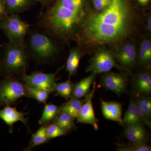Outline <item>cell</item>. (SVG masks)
<instances>
[{
    "instance_id": "obj_35",
    "label": "cell",
    "mask_w": 151,
    "mask_h": 151,
    "mask_svg": "<svg viewBox=\"0 0 151 151\" xmlns=\"http://www.w3.org/2000/svg\"><path fill=\"white\" fill-rule=\"evenodd\" d=\"M147 28L149 31L151 32V16L149 17L148 19H147Z\"/></svg>"
},
{
    "instance_id": "obj_11",
    "label": "cell",
    "mask_w": 151,
    "mask_h": 151,
    "mask_svg": "<svg viewBox=\"0 0 151 151\" xmlns=\"http://www.w3.org/2000/svg\"><path fill=\"white\" fill-rule=\"evenodd\" d=\"M114 55L124 69L134 67L137 61V52L133 44L127 43L121 45Z\"/></svg>"
},
{
    "instance_id": "obj_20",
    "label": "cell",
    "mask_w": 151,
    "mask_h": 151,
    "mask_svg": "<svg viewBox=\"0 0 151 151\" xmlns=\"http://www.w3.org/2000/svg\"><path fill=\"white\" fill-rule=\"evenodd\" d=\"M84 100L71 97L67 103H64L60 107L59 111H63L69 114L73 119H76Z\"/></svg>"
},
{
    "instance_id": "obj_4",
    "label": "cell",
    "mask_w": 151,
    "mask_h": 151,
    "mask_svg": "<svg viewBox=\"0 0 151 151\" xmlns=\"http://www.w3.org/2000/svg\"><path fill=\"white\" fill-rule=\"evenodd\" d=\"M28 44L31 53L40 63L48 62L58 53L54 39L44 31H34L30 33Z\"/></svg>"
},
{
    "instance_id": "obj_18",
    "label": "cell",
    "mask_w": 151,
    "mask_h": 151,
    "mask_svg": "<svg viewBox=\"0 0 151 151\" xmlns=\"http://www.w3.org/2000/svg\"><path fill=\"white\" fill-rule=\"evenodd\" d=\"M4 1L9 15L28 10L35 4L33 0H4Z\"/></svg>"
},
{
    "instance_id": "obj_15",
    "label": "cell",
    "mask_w": 151,
    "mask_h": 151,
    "mask_svg": "<svg viewBox=\"0 0 151 151\" xmlns=\"http://www.w3.org/2000/svg\"><path fill=\"white\" fill-rule=\"evenodd\" d=\"M125 134L127 139L132 143H146L148 137L142 123L132 124L126 127Z\"/></svg>"
},
{
    "instance_id": "obj_13",
    "label": "cell",
    "mask_w": 151,
    "mask_h": 151,
    "mask_svg": "<svg viewBox=\"0 0 151 151\" xmlns=\"http://www.w3.org/2000/svg\"><path fill=\"white\" fill-rule=\"evenodd\" d=\"M137 123H145L149 126L144 113L136 101L131 100L129 108L122 119V124L125 127Z\"/></svg>"
},
{
    "instance_id": "obj_23",
    "label": "cell",
    "mask_w": 151,
    "mask_h": 151,
    "mask_svg": "<svg viewBox=\"0 0 151 151\" xmlns=\"http://www.w3.org/2000/svg\"><path fill=\"white\" fill-rule=\"evenodd\" d=\"M60 107L52 104H46L38 123L40 125L51 122L59 112Z\"/></svg>"
},
{
    "instance_id": "obj_17",
    "label": "cell",
    "mask_w": 151,
    "mask_h": 151,
    "mask_svg": "<svg viewBox=\"0 0 151 151\" xmlns=\"http://www.w3.org/2000/svg\"><path fill=\"white\" fill-rule=\"evenodd\" d=\"M96 75V73H92L89 76L74 84L71 97L79 99L86 97L89 94V89L94 82Z\"/></svg>"
},
{
    "instance_id": "obj_26",
    "label": "cell",
    "mask_w": 151,
    "mask_h": 151,
    "mask_svg": "<svg viewBox=\"0 0 151 151\" xmlns=\"http://www.w3.org/2000/svg\"><path fill=\"white\" fill-rule=\"evenodd\" d=\"M27 86L29 98L35 99L40 103H45L48 99L50 92L45 89Z\"/></svg>"
},
{
    "instance_id": "obj_30",
    "label": "cell",
    "mask_w": 151,
    "mask_h": 151,
    "mask_svg": "<svg viewBox=\"0 0 151 151\" xmlns=\"http://www.w3.org/2000/svg\"><path fill=\"white\" fill-rule=\"evenodd\" d=\"M132 151H150L151 147L146 143H132L129 145Z\"/></svg>"
},
{
    "instance_id": "obj_5",
    "label": "cell",
    "mask_w": 151,
    "mask_h": 151,
    "mask_svg": "<svg viewBox=\"0 0 151 151\" xmlns=\"http://www.w3.org/2000/svg\"><path fill=\"white\" fill-rule=\"evenodd\" d=\"M0 80V106L14 105L23 97L29 98L27 86L14 76H5Z\"/></svg>"
},
{
    "instance_id": "obj_29",
    "label": "cell",
    "mask_w": 151,
    "mask_h": 151,
    "mask_svg": "<svg viewBox=\"0 0 151 151\" xmlns=\"http://www.w3.org/2000/svg\"><path fill=\"white\" fill-rule=\"evenodd\" d=\"M93 6L97 12H100L108 7L113 0H93Z\"/></svg>"
},
{
    "instance_id": "obj_25",
    "label": "cell",
    "mask_w": 151,
    "mask_h": 151,
    "mask_svg": "<svg viewBox=\"0 0 151 151\" xmlns=\"http://www.w3.org/2000/svg\"><path fill=\"white\" fill-rule=\"evenodd\" d=\"M139 61L143 65H147L151 60V42L149 40L142 42L139 54Z\"/></svg>"
},
{
    "instance_id": "obj_36",
    "label": "cell",
    "mask_w": 151,
    "mask_h": 151,
    "mask_svg": "<svg viewBox=\"0 0 151 151\" xmlns=\"http://www.w3.org/2000/svg\"><path fill=\"white\" fill-rule=\"evenodd\" d=\"M2 76V67L1 58V53L0 52V76Z\"/></svg>"
},
{
    "instance_id": "obj_16",
    "label": "cell",
    "mask_w": 151,
    "mask_h": 151,
    "mask_svg": "<svg viewBox=\"0 0 151 151\" xmlns=\"http://www.w3.org/2000/svg\"><path fill=\"white\" fill-rule=\"evenodd\" d=\"M134 86L138 93L149 95L151 92V76L150 72L142 71L137 73L134 79Z\"/></svg>"
},
{
    "instance_id": "obj_14",
    "label": "cell",
    "mask_w": 151,
    "mask_h": 151,
    "mask_svg": "<svg viewBox=\"0 0 151 151\" xmlns=\"http://www.w3.org/2000/svg\"><path fill=\"white\" fill-rule=\"evenodd\" d=\"M101 108L105 119L122 124V105L118 102L101 100Z\"/></svg>"
},
{
    "instance_id": "obj_24",
    "label": "cell",
    "mask_w": 151,
    "mask_h": 151,
    "mask_svg": "<svg viewBox=\"0 0 151 151\" xmlns=\"http://www.w3.org/2000/svg\"><path fill=\"white\" fill-rule=\"evenodd\" d=\"M74 84L70 81V78L65 82L56 83L54 91L56 93L55 95L64 97L66 100L71 98Z\"/></svg>"
},
{
    "instance_id": "obj_22",
    "label": "cell",
    "mask_w": 151,
    "mask_h": 151,
    "mask_svg": "<svg viewBox=\"0 0 151 151\" xmlns=\"http://www.w3.org/2000/svg\"><path fill=\"white\" fill-rule=\"evenodd\" d=\"M47 125V124L42 125L35 134H32L29 145L24 151L31 150L36 146L44 144L49 140L46 134Z\"/></svg>"
},
{
    "instance_id": "obj_27",
    "label": "cell",
    "mask_w": 151,
    "mask_h": 151,
    "mask_svg": "<svg viewBox=\"0 0 151 151\" xmlns=\"http://www.w3.org/2000/svg\"><path fill=\"white\" fill-rule=\"evenodd\" d=\"M68 132V131L53 123L47 125L46 134L48 140L64 136Z\"/></svg>"
},
{
    "instance_id": "obj_34",
    "label": "cell",
    "mask_w": 151,
    "mask_h": 151,
    "mask_svg": "<svg viewBox=\"0 0 151 151\" xmlns=\"http://www.w3.org/2000/svg\"><path fill=\"white\" fill-rule=\"evenodd\" d=\"M150 0H137V1L142 6L146 5L150 1Z\"/></svg>"
},
{
    "instance_id": "obj_8",
    "label": "cell",
    "mask_w": 151,
    "mask_h": 151,
    "mask_svg": "<svg viewBox=\"0 0 151 151\" xmlns=\"http://www.w3.org/2000/svg\"><path fill=\"white\" fill-rule=\"evenodd\" d=\"M60 69L54 73H46L40 71H34L29 75L25 73L19 78L28 86L45 89L52 93L54 92L55 78Z\"/></svg>"
},
{
    "instance_id": "obj_19",
    "label": "cell",
    "mask_w": 151,
    "mask_h": 151,
    "mask_svg": "<svg viewBox=\"0 0 151 151\" xmlns=\"http://www.w3.org/2000/svg\"><path fill=\"white\" fill-rule=\"evenodd\" d=\"M81 56V52L78 48L70 50L66 64V70L70 76L75 75L77 73Z\"/></svg>"
},
{
    "instance_id": "obj_1",
    "label": "cell",
    "mask_w": 151,
    "mask_h": 151,
    "mask_svg": "<svg viewBox=\"0 0 151 151\" xmlns=\"http://www.w3.org/2000/svg\"><path fill=\"white\" fill-rule=\"evenodd\" d=\"M134 18L128 0H113L103 11L87 13L77 40L84 38L94 45L118 43L132 32Z\"/></svg>"
},
{
    "instance_id": "obj_33",
    "label": "cell",
    "mask_w": 151,
    "mask_h": 151,
    "mask_svg": "<svg viewBox=\"0 0 151 151\" xmlns=\"http://www.w3.org/2000/svg\"><path fill=\"white\" fill-rule=\"evenodd\" d=\"M120 151H132L129 145H119L118 146L117 150Z\"/></svg>"
},
{
    "instance_id": "obj_12",
    "label": "cell",
    "mask_w": 151,
    "mask_h": 151,
    "mask_svg": "<svg viewBox=\"0 0 151 151\" xmlns=\"http://www.w3.org/2000/svg\"><path fill=\"white\" fill-rule=\"evenodd\" d=\"M0 119L9 127L10 132H12L13 126L18 122H21L26 125L29 131L28 125V120L25 118V114L17 110L16 107H11L7 105L1 110H0Z\"/></svg>"
},
{
    "instance_id": "obj_7",
    "label": "cell",
    "mask_w": 151,
    "mask_h": 151,
    "mask_svg": "<svg viewBox=\"0 0 151 151\" xmlns=\"http://www.w3.org/2000/svg\"><path fill=\"white\" fill-rule=\"evenodd\" d=\"M89 65L86 68V72L96 74L106 73L114 67L124 69L117 64L114 55L105 47L100 49L94 56L89 60Z\"/></svg>"
},
{
    "instance_id": "obj_2",
    "label": "cell",
    "mask_w": 151,
    "mask_h": 151,
    "mask_svg": "<svg viewBox=\"0 0 151 151\" xmlns=\"http://www.w3.org/2000/svg\"><path fill=\"white\" fill-rule=\"evenodd\" d=\"M84 0H56L41 12L39 27L64 42L77 40L86 15Z\"/></svg>"
},
{
    "instance_id": "obj_10",
    "label": "cell",
    "mask_w": 151,
    "mask_h": 151,
    "mask_svg": "<svg viewBox=\"0 0 151 151\" xmlns=\"http://www.w3.org/2000/svg\"><path fill=\"white\" fill-rule=\"evenodd\" d=\"M128 79L126 76L111 72H106L101 77L100 84L105 89L121 95L126 90Z\"/></svg>"
},
{
    "instance_id": "obj_37",
    "label": "cell",
    "mask_w": 151,
    "mask_h": 151,
    "mask_svg": "<svg viewBox=\"0 0 151 151\" xmlns=\"http://www.w3.org/2000/svg\"><path fill=\"white\" fill-rule=\"evenodd\" d=\"M2 45H0V47H1Z\"/></svg>"
},
{
    "instance_id": "obj_28",
    "label": "cell",
    "mask_w": 151,
    "mask_h": 151,
    "mask_svg": "<svg viewBox=\"0 0 151 151\" xmlns=\"http://www.w3.org/2000/svg\"><path fill=\"white\" fill-rule=\"evenodd\" d=\"M138 105L142 110L149 127H151L150 118L151 116V108H150L141 100L139 97L136 101Z\"/></svg>"
},
{
    "instance_id": "obj_6",
    "label": "cell",
    "mask_w": 151,
    "mask_h": 151,
    "mask_svg": "<svg viewBox=\"0 0 151 151\" xmlns=\"http://www.w3.org/2000/svg\"><path fill=\"white\" fill-rule=\"evenodd\" d=\"M30 25L22 20L18 14L9 15L0 22V29L3 31L9 42L26 45L25 38Z\"/></svg>"
},
{
    "instance_id": "obj_32",
    "label": "cell",
    "mask_w": 151,
    "mask_h": 151,
    "mask_svg": "<svg viewBox=\"0 0 151 151\" xmlns=\"http://www.w3.org/2000/svg\"><path fill=\"white\" fill-rule=\"evenodd\" d=\"M35 1H37L41 4L43 7L47 8L52 4L53 0H33Z\"/></svg>"
},
{
    "instance_id": "obj_9",
    "label": "cell",
    "mask_w": 151,
    "mask_h": 151,
    "mask_svg": "<svg viewBox=\"0 0 151 151\" xmlns=\"http://www.w3.org/2000/svg\"><path fill=\"white\" fill-rule=\"evenodd\" d=\"M96 89V83L94 82L92 90L86 95L76 119L79 123L92 125L95 130H97L99 129L97 124L98 120L95 116L92 102Z\"/></svg>"
},
{
    "instance_id": "obj_21",
    "label": "cell",
    "mask_w": 151,
    "mask_h": 151,
    "mask_svg": "<svg viewBox=\"0 0 151 151\" xmlns=\"http://www.w3.org/2000/svg\"><path fill=\"white\" fill-rule=\"evenodd\" d=\"M73 120L74 119L68 113L63 111H59L52 121V123L56 124L68 132L75 127Z\"/></svg>"
},
{
    "instance_id": "obj_31",
    "label": "cell",
    "mask_w": 151,
    "mask_h": 151,
    "mask_svg": "<svg viewBox=\"0 0 151 151\" xmlns=\"http://www.w3.org/2000/svg\"><path fill=\"white\" fill-rule=\"evenodd\" d=\"M9 15L6 10L4 0H0V22L6 18Z\"/></svg>"
},
{
    "instance_id": "obj_3",
    "label": "cell",
    "mask_w": 151,
    "mask_h": 151,
    "mask_svg": "<svg viewBox=\"0 0 151 151\" xmlns=\"http://www.w3.org/2000/svg\"><path fill=\"white\" fill-rule=\"evenodd\" d=\"M1 47L3 76L17 75L19 77L26 73L29 59L26 45L8 41Z\"/></svg>"
}]
</instances>
